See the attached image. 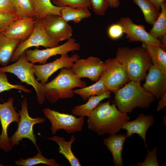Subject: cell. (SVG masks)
I'll use <instances>...</instances> for the list:
<instances>
[{"label": "cell", "mask_w": 166, "mask_h": 166, "mask_svg": "<svg viewBox=\"0 0 166 166\" xmlns=\"http://www.w3.org/2000/svg\"><path fill=\"white\" fill-rule=\"evenodd\" d=\"M16 13L19 16L34 18L31 0H10Z\"/></svg>", "instance_id": "cell-30"}, {"label": "cell", "mask_w": 166, "mask_h": 166, "mask_svg": "<svg viewBox=\"0 0 166 166\" xmlns=\"http://www.w3.org/2000/svg\"><path fill=\"white\" fill-rule=\"evenodd\" d=\"M41 20L45 32L53 41L59 43L71 38L73 32V28L61 16L49 15Z\"/></svg>", "instance_id": "cell-12"}, {"label": "cell", "mask_w": 166, "mask_h": 166, "mask_svg": "<svg viewBox=\"0 0 166 166\" xmlns=\"http://www.w3.org/2000/svg\"><path fill=\"white\" fill-rule=\"evenodd\" d=\"M91 13L88 8H74L69 6L63 7L61 11V17L67 22L73 21L79 23L85 19L91 16Z\"/></svg>", "instance_id": "cell-25"}, {"label": "cell", "mask_w": 166, "mask_h": 166, "mask_svg": "<svg viewBox=\"0 0 166 166\" xmlns=\"http://www.w3.org/2000/svg\"><path fill=\"white\" fill-rule=\"evenodd\" d=\"M53 2H54V1H55L56 0H52Z\"/></svg>", "instance_id": "cell-43"}, {"label": "cell", "mask_w": 166, "mask_h": 166, "mask_svg": "<svg viewBox=\"0 0 166 166\" xmlns=\"http://www.w3.org/2000/svg\"><path fill=\"white\" fill-rule=\"evenodd\" d=\"M21 41L0 34V65L6 66L11 61L13 53Z\"/></svg>", "instance_id": "cell-22"}, {"label": "cell", "mask_w": 166, "mask_h": 166, "mask_svg": "<svg viewBox=\"0 0 166 166\" xmlns=\"http://www.w3.org/2000/svg\"><path fill=\"white\" fill-rule=\"evenodd\" d=\"M100 78L108 90L114 93L130 81L124 67L116 58L104 61Z\"/></svg>", "instance_id": "cell-7"}, {"label": "cell", "mask_w": 166, "mask_h": 166, "mask_svg": "<svg viewBox=\"0 0 166 166\" xmlns=\"http://www.w3.org/2000/svg\"><path fill=\"white\" fill-rule=\"evenodd\" d=\"M109 7L113 8L118 7L120 4L119 0H108Z\"/></svg>", "instance_id": "cell-39"}, {"label": "cell", "mask_w": 166, "mask_h": 166, "mask_svg": "<svg viewBox=\"0 0 166 166\" xmlns=\"http://www.w3.org/2000/svg\"><path fill=\"white\" fill-rule=\"evenodd\" d=\"M59 45V43L51 39L45 32L41 19H38L34 30L30 35L25 40L18 44L12 57L11 61L15 62L27 49L32 47L42 46L50 48Z\"/></svg>", "instance_id": "cell-9"}, {"label": "cell", "mask_w": 166, "mask_h": 166, "mask_svg": "<svg viewBox=\"0 0 166 166\" xmlns=\"http://www.w3.org/2000/svg\"><path fill=\"white\" fill-rule=\"evenodd\" d=\"M107 33L109 37L113 40L120 38L124 33L122 27L117 23L110 25L108 28Z\"/></svg>", "instance_id": "cell-36"}, {"label": "cell", "mask_w": 166, "mask_h": 166, "mask_svg": "<svg viewBox=\"0 0 166 166\" xmlns=\"http://www.w3.org/2000/svg\"><path fill=\"white\" fill-rule=\"evenodd\" d=\"M43 111L45 117L51 123V131L53 135L60 129H63L68 134L81 131L82 129L84 117L77 118L73 114L60 113L49 108H45Z\"/></svg>", "instance_id": "cell-8"}, {"label": "cell", "mask_w": 166, "mask_h": 166, "mask_svg": "<svg viewBox=\"0 0 166 166\" xmlns=\"http://www.w3.org/2000/svg\"><path fill=\"white\" fill-rule=\"evenodd\" d=\"M141 46L146 50L153 64L156 65L163 73L166 74V52L161 46L143 43Z\"/></svg>", "instance_id": "cell-24"}, {"label": "cell", "mask_w": 166, "mask_h": 166, "mask_svg": "<svg viewBox=\"0 0 166 166\" xmlns=\"http://www.w3.org/2000/svg\"><path fill=\"white\" fill-rule=\"evenodd\" d=\"M91 7L94 13L103 16L109 7L108 0H90Z\"/></svg>", "instance_id": "cell-34"}, {"label": "cell", "mask_w": 166, "mask_h": 166, "mask_svg": "<svg viewBox=\"0 0 166 166\" xmlns=\"http://www.w3.org/2000/svg\"><path fill=\"white\" fill-rule=\"evenodd\" d=\"M145 79L143 87L152 94L155 98L160 99L166 92V74L161 71L156 65H151Z\"/></svg>", "instance_id": "cell-16"}, {"label": "cell", "mask_w": 166, "mask_h": 166, "mask_svg": "<svg viewBox=\"0 0 166 166\" xmlns=\"http://www.w3.org/2000/svg\"><path fill=\"white\" fill-rule=\"evenodd\" d=\"M161 11L157 20L148 33L153 38L159 39L166 34V3L163 2L160 5Z\"/></svg>", "instance_id": "cell-28"}, {"label": "cell", "mask_w": 166, "mask_h": 166, "mask_svg": "<svg viewBox=\"0 0 166 166\" xmlns=\"http://www.w3.org/2000/svg\"><path fill=\"white\" fill-rule=\"evenodd\" d=\"M104 61L99 57L90 56L85 59H79L70 69L78 78H87L96 82L102 71Z\"/></svg>", "instance_id": "cell-13"}, {"label": "cell", "mask_w": 166, "mask_h": 166, "mask_svg": "<svg viewBox=\"0 0 166 166\" xmlns=\"http://www.w3.org/2000/svg\"><path fill=\"white\" fill-rule=\"evenodd\" d=\"M59 7L69 6L74 8H91L90 0H56L53 2Z\"/></svg>", "instance_id": "cell-32"}, {"label": "cell", "mask_w": 166, "mask_h": 166, "mask_svg": "<svg viewBox=\"0 0 166 166\" xmlns=\"http://www.w3.org/2000/svg\"><path fill=\"white\" fill-rule=\"evenodd\" d=\"M110 100L100 102L87 117L88 128L98 136L116 134L123 124L130 119L127 114L120 111Z\"/></svg>", "instance_id": "cell-1"}, {"label": "cell", "mask_w": 166, "mask_h": 166, "mask_svg": "<svg viewBox=\"0 0 166 166\" xmlns=\"http://www.w3.org/2000/svg\"><path fill=\"white\" fill-rule=\"evenodd\" d=\"M38 19L30 17H22L13 22L2 34L10 38L23 41L32 33Z\"/></svg>", "instance_id": "cell-17"}, {"label": "cell", "mask_w": 166, "mask_h": 166, "mask_svg": "<svg viewBox=\"0 0 166 166\" xmlns=\"http://www.w3.org/2000/svg\"><path fill=\"white\" fill-rule=\"evenodd\" d=\"M148 153L144 160L142 162H137L136 164L138 166H159L156 156L158 148L156 147L151 151L147 148Z\"/></svg>", "instance_id": "cell-35"}, {"label": "cell", "mask_w": 166, "mask_h": 166, "mask_svg": "<svg viewBox=\"0 0 166 166\" xmlns=\"http://www.w3.org/2000/svg\"><path fill=\"white\" fill-rule=\"evenodd\" d=\"M116 58L124 67L130 80L141 82L153 64L146 49L142 46L119 47Z\"/></svg>", "instance_id": "cell-3"}, {"label": "cell", "mask_w": 166, "mask_h": 166, "mask_svg": "<svg viewBox=\"0 0 166 166\" xmlns=\"http://www.w3.org/2000/svg\"><path fill=\"white\" fill-rule=\"evenodd\" d=\"M114 94L113 104L120 111L127 114L131 113L137 107L148 108L156 99L141 85L140 82L133 80H130Z\"/></svg>", "instance_id": "cell-2"}, {"label": "cell", "mask_w": 166, "mask_h": 166, "mask_svg": "<svg viewBox=\"0 0 166 166\" xmlns=\"http://www.w3.org/2000/svg\"><path fill=\"white\" fill-rule=\"evenodd\" d=\"M34 65L27 60L24 52L14 63L0 67V71L13 73L22 82L32 86L35 90L39 103L42 105L45 100L43 85L38 82L35 77Z\"/></svg>", "instance_id": "cell-5"}, {"label": "cell", "mask_w": 166, "mask_h": 166, "mask_svg": "<svg viewBox=\"0 0 166 166\" xmlns=\"http://www.w3.org/2000/svg\"><path fill=\"white\" fill-rule=\"evenodd\" d=\"M38 153L32 157H28L26 159L21 158L15 162L18 166H33L40 164H45L49 166H59L54 159H47L42 154L40 149L38 150Z\"/></svg>", "instance_id": "cell-29"}, {"label": "cell", "mask_w": 166, "mask_h": 166, "mask_svg": "<svg viewBox=\"0 0 166 166\" xmlns=\"http://www.w3.org/2000/svg\"><path fill=\"white\" fill-rule=\"evenodd\" d=\"M21 17L16 13L0 11V34H2L13 22Z\"/></svg>", "instance_id": "cell-33"}, {"label": "cell", "mask_w": 166, "mask_h": 166, "mask_svg": "<svg viewBox=\"0 0 166 166\" xmlns=\"http://www.w3.org/2000/svg\"><path fill=\"white\" fill-rule=\"evenodd\" d=\"M21 109L19 111L20 119L17 130L14 134L9 138V141L13 148L19 144V142L23 138H27L31 140L38 150L39 149L37 144V139L34 134L33 127L37 124L43 123L45 119L43 117L33 118L29 115L27 103V99L25 97L21 103Z\"/></svg>", "instance_id": "cell-6"}, {"label": "cell", "mask_w": 166, "mask_h": 166, "mask_svg": "<svg viewBox=\"0 0 166 166\" xmlns=\"http://www.w3.org/2000/svg\"><path fill=\"white\" fill-rule=\"evenodd\" d=\"M79 56L74 54L69 56L68 53L61 55L59 58L53 62L41 65H34L33 70L38 81L44 85L53 73L59 69L65 68L70 69L74 63L79 59Z\"/></svg>", "instance_id": "cell-11"}, {"label": "cell", "mask_w": 166, "mask_h": 166, "mask_svg": "<svg viewBox=\"0 0 166 166\" xmlns=\"http://www.w3.org/2000/svg\"><path fill=\"white\" fill-rule=\"evenodd\" d=\"M117 23L122 27L126 38L130 42H141L143 43L156 45L163 48L160 40L152 37L145 30L144 25L134 23L128 17L121 18Z\"/></svg>", "instance_id": "cell-15"}, {"label": "cell", "mask_w": 166, "mask_h": 166, "mask_svg": "<svg viewBox=\"0 0 166 166\" xmlns=\"http://www.w3.org/2000/svg\"><path fill=\"white\" fill-rule=\"evenodd\" d=\"M163 49L166 51V34L162 36L159 39Z\"/></svg>", "instance_id": "cell-41"}, {"label": "cell", "mask_w": 166, "mask_h": 166, "mask_svg": "<svg viewBox=\"0 0 166 166\" xmlns=\"http://www.w3.org/2000/svg\"><path fill=\"white\" fill-rule=\"evenodd\" d=\"M34 18L42 19L50 15H61V11L63 7L57 6L53 4L50 0H31Z\"/></svg>", "instance_id": "cell-23"}, {"label": "cell", "mask_w": 166, "mask_h": 166, "mask_svg": "<svg viewBox=\"0 0 166 166\" xmlns=\"http://www.w3.org/2000/svg\"><path fill=\"white\" fill-rule=\"evenodd\" d=\"M111 92L107 91L101 95L90 97L85 104L74 107L71 112L75 116L88 117L102 101L111 97Z\"/></svg>", "instance_id": "cell-21"}, {"label": "cell", "mask_w": 166, "mask_h": 166, "mask_svg": "<svg viewBox=\"0 0 166 166\" xmlns=\"http://www.w3.org/2000/svg\"><path fill=\"white\" fill-rule=\"evenodd\" d=\"M132 0L141 9L145 21L153 25L160 14V10L149 0Z\"/></svg>", "instance_id": "cell-27"}, {"label": "cell", "mask_w": 166, "mask_h": 166, "mask_svg": "<svg viewBox=\"0 0 166 166\" xmlns=\"http://www.w3.org/2000/svg\"><path fill=\"white\" fill-rule=\"evenodd\" d=\"M127 138L126 134H114L103 139V143L111 152L115 166L124 165L122 152L124 143Z\"/></svg>", "instance_id": "cell-19"}, {"label": "cell", "mask_w": 166, "mask_h": 166, "mask_svg": "<svg viewBox=\"0 0 166 166\" xmlns=\"http://www.w3.org/2000/svg\"><path fill=\"white\" fill-rule=\"evenodd\" d=\"M96 82L89 86L73 90L74 94L85 101L90 97L100 95L108 91L101 78Z\"/></svg>", "instance_id": "cell-26"}, {"label": "cell", "mask_w": 166, "mask_h": 166, "mask_svg": "<svg viewBox=\"0 0 166 166\" xmlns=\"http://www.w3.org/2000/svg\"><path fill=\"white\" fill-rule=\"evenodd\" d=\"M160 99L156 109L157 111H161L166 106V92L161 96Z\"/></svg>", "instance_id": "cell-38"}, {"label": "cell", "mask_w": 166, "mask_h": 166, "mask_svg": "<svg viewBox=\"0 0 166 166\" xmlns=\"http://www.w3.org/2000/svg\"><path fill=\"white\" fill-rule=\"evenodd\" d=\"M46 139L53 140L59 146V152L68 160L71 166H81V164L72 150V144L75 141L76 138L72 135L69 141H65V138L62 137L54 136Z\"/></svg>", "instance_id": "cell-20"}, {"label": "cell", "mask_w": 166, "mask_h": 166, "mask_svg": "<svg viewBox=\"0 0 166 166\" xmlns=\"http://www.w3.org/2000/svg\"><path fill=\"white\" fill-rule=\"evenodd\" d=\"M87 84L74 74L70 69L62 68L59 74L50 81L43 85L45 99L52 104L61 99L72 98L74 96L73 90L86 86Z\"/></svg>", "instance_id": "cell-4"}, {"label": "cell", "mask_w": 166, "mask_h": 166, "mask_svg": "<svg viewBox=\"0 0 166 166\" xmlns=\"http://www.w3.org/2000/svg\"><path fill=\"white\" fill-rule=\"evenodd\" d=\"M6 73L0 71V93L13 89L19 90L26 93L31 92V90L27 89L22 85L12 84L10 83Z\"/></svg>", "instance_id": "cell-31"}, {"label": "cell", "mask_w": 166, "mask_h": 166, "mask_svg": "<svg viewBox=\"0 0 166 166\" xmlns=\"http://www.w3.org/2000/svg\"><path fill=\"white\" fill-rule=\"evenodd\" d=\"M80 49V44L76 42L75 39L71 38L61 45L42 50L28 49L24 53L28 61L33 64L39 63L40 64H43L46 63L47 60L53 56L57 55H61L71 51H78Z\"/></svg>", "instance_id": "cell-10"}, {"label": "cell", "mask_w": 166, "mask_h": 166, "mask_svg": "<svg viewBox=\"0 0 166 166\" xmlns=\"http://www.w3.org/2000/svg\"><path fill=\"white\" fill-rule=\"evenodd\" d=\"M159 10L161 9L160 5L161 3L166 0H149Z\"/></svg>", "instance_id": "cell-40"}, {"label": "cell", "mask_w": 166, "mask_h": 166, "mask_svg": "<svg viewBox=\"0 0 166 166\" xmlns=\"http://www.w3.org/2000/svg\"><path fill=\"white\" fill-rule=\"evenodd\" d=\"M154 118L152 115H145L140 114L137 118L132 121L125 122L121 129L127 131L126 135L129 137L134 134H137L143 140L145 147L147 148L146 141V135L148 129L152 126L154 123Z\"/></svg>", "instance_id": "cell-18"}, {"label": "cell", "mask_w": 166, "mask_h": 166, "mask_svg": "<svg viewBox=\"0 0 166 166\" xmlns=\"http://www.w3.org/2000/svg\"><path fill=\"white\" fill-rule=\"evenodd\" d=\"M0 11L16 13L10 0H0Z\"/></svg>", "instance_id": "cell-37"}, {"label": "cell", "mask_w": 166, "mask_h": 166, "mask_svg": "<svg viewBox=\"0 0 166 166\" xmlns=\"http://www.w3.org/2000/svg\"><path fill=\"white\" fill-rule=\"evenodd\" d=\"M14 97L9 98L6 102L3 101L0 103V121L2 131L0 135V141L2 144L1 149L5 152L10 151L12 147L9 141L7 134V129L12 122L18 123L20 119V113L14 109L13 104Z\"/></svg>", "instance_id": "cell-14"}, {"label": "cell", "mask_w": 166, "mask_h": 166, "mask_svg": "<svg viewBox=\"0 0 166 166\" xmlns=\"http://www.w3.org/2000/svg\"><path fill=\"white\" fill-rule=\"evenodd\" d=\"M1 147H2V144H1V143L0 141V148H1Z\"/></svg>", "instance_id": "cell-42"}]
</instances>
